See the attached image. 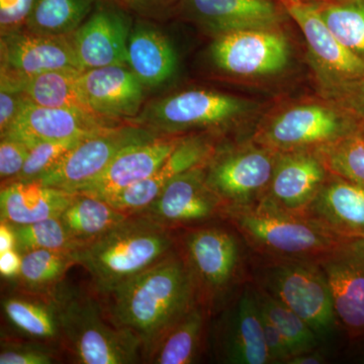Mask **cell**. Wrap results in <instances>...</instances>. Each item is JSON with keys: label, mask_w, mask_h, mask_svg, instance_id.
<instances>
[{"label": "cell", "mask_w": 364, "mask_h": 364, "mask_svg": "<svg viewBox=\"0 0 364 364\" xmlns=\"http://www.w3.org/2000/svg\"><path fill=\"white\" fill-rule=\"evenodd\" d=\"M109 294L114 325L135 333L147 358L163 335L198 303L193 274L174 250Z\"/></svg>", "instance_id": "1"}, {"label": "cell", "mask_w": 364, "mask_h": 364, "mask_svg": "<svg viewBox=\"0 0 364 364\" xmlns=\"http://www.w3.org/2000/svg\"><path fill=\"white\" fill-rule=\"evenodd\" d=\"M174 250L169 229L140 215H128L95 240L72 252L90 273L95 289L111 294Z\"/></svg>", "instance_id": "2"}, {"label": "cell", "mask_w": 364, "mask_h": 364, "mask_svg": "<svg viewBox=\"0 0 364 364\" xmlns=\"http://www.w3.org/2000/svg\"><path fill=\"white\" fill-rule=\"evenodd\" d=\"M223 215L261 257L318 261L345 241L310 215L287 212L262 200L224 208Z\"/></svg>", "instance_id": "3"}, {"label": "cell", "mask_w": 364, "mask_h": 364, "mask_svg": "<svg viewBox=\"0 0 364 364\" xmlns=\"http://www.w3.org/2000/svg\"><path fill=\"white\" fill-rule=\"evenodd\" d=\"M49 294L56 304L62 337L76 363L130 364L140 360V338L131 330L107 324L95 299L64 287Z\"/></svg>", "instance_id": "4"}, {"label": "cell", "mask_w": 364, "mask_h": 364, "mask_svg": "<svg viewBox=\"0 0 364 364\" xmlns=\"http://www.w3.org/2000/svg\"><path fill=\"white\" fill-rule=\"evenodd\" d=\"M256 286L299 316L320 341L339 325L331 289L318 261L262 257Z\"/></svg>", "instance_id": "5"}, {"label": "cell", "mask_w": 364, "mask_h": 364, "mask_svg": "<svg viewBox=\"0 0 364 364\" xmlns=\"http://www.w3.org/2000/svg\"><path fill=\"white\" fill-rule=\"evenodd\" d=\"M363 123V119L333 100L301 102L267 117L252 141L277 152L318 150L361 130Z\"/></svg>", "instance_id": "6"}, {"label": "cell", "mask_w": 364, "mask_h": 364, "mask_svg": "<svg viewBox=\"0 0 364 364\" xmlns=\"http://www.w3.org/2000/svg\"><path fill=\"white\" fill-rule=\"evenodd\" d=\"M257 109L250 100L219 91L189 90L148 105L131 124L161 136L231 127Z\"/></svg>", "instance_id": "7"}, {"label": "cell", "mask_w": 364, "mask_h": 364, "mask_svg": "<svg viewBox=\"0 0 364 364\" xmlns=\"http://www.w3.org/2000/svg\"><path fill=\"white\" fill-rule=\"evenodd\" d=\"M182 256L195 280L198 303L215 306L239 284L244 254L240 236L226 228H196L182 239Z\"/></svg>", "instance_id": "8"}, {"label": "cell", "mask_w": 364, "mask_h": 364, "mask_svg": "<svg viewBox=\"0 0 364 364\" xmlns=\"http://www.w3.org/2000/svg\"><path fill=\"white\" fill-rule=\"evenodd\" d=\"M279 152L251 140L217 150L207 164V182L224 208L259 202L267 193Z\"/></svg>", "instance_id": "9"}, {"label": "cell", "mask_w": 364, "mask_h": 364, "mask_svg": "<svg viewBox=\"0 0 364 364\" xmlns=\"http://www.w3.org/2000/svg\"><path fill=\"white\" fill-rule=\"evenodd\" d=\"M210 55L214 65L230 75L267 77L287 68L291 47L279 28H256L215 36Z\"/></svg>", "instance_id": "10"}, {"label": "cell", "mask_w": 364, "mask_h": 364, "mask_svg": "<svg viewBox=\"0 0 364 364\" xmlns=\"http://www.w3.org/2000/svg\"><path fill=\"white\" fill-rule=\"evenodd\" d=\"M158 136L161 135L135 124L114 127L81 140L56 167L36 181L76 193L81 186L100 176L124 149Z\"/></svg>", "instance_id": "11"}, {"label": "cell", "mask_w": 364, "mask_h": 364, "mask_svg": "<svg viewBox=\"0 0 364 364\" xmlns=\"http://www.w3.org/2000/svg\"><path fill=\"white\" fill-rule=\"evenodd\" d=\"M279 2L301 28L314 65L327 91L364 77L363 60L335 37L314 4L303 0Z\"/></svg>", "instance_id": "12"}, {"label": "cell", "mask_w": 364, "mask_h": 364, "mask_svg": "<svg viewBox=\"0 0 364 364\" xmlns=\"http://www.w3.org/2000/svg\"><path fill=\"white\" fill-rule=\"evenodd\" d=\"M205 167L207 164L195 167L176 177L149 205L133 215H143L169 230L223 215L224 205L208 184Z\"/></svg>", "instance_id": "13"}, {"label": "cell", "mask_w": 364, "mask_h": 364, "mask_svg": "<svg viewBox=\"0 0 364 364\" xmlns=\"http://www.w3.org/2000/svg\"><path fill=\"white\" fill-rule=\"evenodd\" d=\"M331 289L335 314L351 338L364 335V239L342 242L318 260Z\"/></svg>", "instance_id": "14"}, {"label": "cell", "mask_w": 364, "mask_h": 364, "mask_svg": "<svg viewBox=\"0 0 364 364\" xmlns=\"http://www.w3.org/2000/svg\"><path fill=\"white\" fill-rule=\"evenodd\" d=\"M215 347L218 358L224 363H272L255 286L246 284L223 313L215 328Z\"/></svg>", "instance_id": "15"}, {"label": "cell", "mask_w": 364, "mask_h": 364, "mask_svg": "<svg viewBox=\"0 0 364 364\" xmlns=\"http://www.w3.org/2000/svg\"><path fill=\"white\" fill-rule=\"evenodd\" d=\"M132 28L130 14L98 1L87 20L71 33L81 70L127 65Z\"/></svg>", "instance_id": "16"}, {"label": "cell", "mask_w": 364, "mask_h": 364, "mask_svg": "<svg viewBox=\"0 0 364 364\" xmlns=\"http://www.w3.org/2000/svg\"><path fill=\"white\" fill-rule=\"evenodd\" d=\"M329 176L317 150L279 152L272 181L261 200L287 212L306 214Z\"/></svg>", "instance_id": "17"}, {"label": "cell", "mask_w": 364, "mask_h": 364, "mask_svg": "<svg viewBox=\"0 0 364 364\" xmlns=\"http://www.w3.org/2000/svg\"><path fill=\"white\" fill-rule=\"evenodd\" d=\"M0 71L20 78L58 69L81 70L70 36L41 35L21 31L0 40Z\"/></svg>", "instance_id": "18"}, {"label": "cell", "mask_w": 364, "mask_h": 364, "mask_svg": "<svg viewBox=\"0 0 364 364\" xmlns=\"http://www.w3.org/2000/svg\"><path fill=\"white\" fill-rule=\"evenodd\" d=\"M178 9L215 37L279 28L287 14L279 0H181Z\"/></svg>", "instance_id": "19"}, {"label": "cell", "mask_w": 364, "mask_h": 364, "mask_svg": "<svg viewBox=\"0 0 364 364\" xmlns=\"http://www.w3.org/2000/svg\"><path fill=\"white\" fill-rule=\"evenodd\" d=\"M215 152L214 138L208 133L182 136L176 149L152 176L105 200L124 214H135L149 205L176 177L208 164Z\"/></svg>", "instance_id": "20"}, {"label": "cell", "mask_w": 364, "mask_h": 364, "mask_svg": "<svg viewBox=\"0 0 364 364\" xmlns=\"http://www.w3.org/2000/svg\"><path fill=\"white\" fill-rule=\"evenodd\" d=\"M117 126H121L119 122L69 109L41 107L28 98L11 128L2 136H13L32 147L41 141L87 138Z\"/></svg>", "instance_id": "21"}, {"label": "cell", "mask_w": 364, "mask_h": 364, "mask_svg": "<svg viewBox=\"0 0 364 364\" xmlns=\"http://www.w3.org/2000/svg\"><path fill=\"white\" fill-rule=\"evenodd\" d=\"M182 136H158L124 149L93 181L76 193L107 200L152 176L176 149Z\"/></svg>", "instance_id": "22"}, {"label": "cell", "mask_w": 364, "mask_h": 364, "mask_svg": "<svg viewBox=\"0 0 364 364\" xmlns=\"http://www.w3.org/2000/svg\"><path fill=\"white\" fill-rule=\"evenodd\" d=\"M80 87L90 109L105 119L131 123L142 109L145 86L128 65L82 71Z\"/></svg>", "instance_id": "23"}, {"label": "cell", "mask_w": 364, "mask_h": 364, "mask_svg": "<svg viewBox=\"0 0 364 364\" xmlns=\"http://www.w3.org/2000/svg\"><path fill=\"white\" fill-rule=\"evenodd\" d=\"M306 214L345 240L364 239V188L330 173Z\"/></svg>", "instance_id": "24"}, {"label": "cell", "mask_w": 364, "mask_h": 364, "mask_svg": "<svg viewBox=\"0 0 364 364\" xmlns=\"http://www.w3.org/2000/svg\"><path fill=\"white\" fill-rule=\"evenodd\" d=\"M74 193L38 181L4 182L0 191V218L9 225H28L58 218Z\"/></svg>", "instance_id": "25"}, {"label": "cell", "mask_w": 364, "mask_h": 364, "mask_svg": "<svg viewBox=\"0 0 364 364\" xmlns=\"http://www.w3.org/2000/svg\"><path fill=\"white\" fill-rule=\"evenodd\" d=\"M127 65L145 87H158L173 77L178 59L168 38L150 23L133 26Z\"/></svg>", "instance_id": "26"}, {"label": "cell", "mask_w": 364, "mask_h": 364, "mask_svg": "<svg viewBox=\"0 0 364 364\" xmlns=\"http://www.w3.org/2000/svg\"><path fill=\"white\" fill-rule=\"evenodd\" d=\"M81 72L73 68L44 72L21 78V85L26 97L35 105L100 117L90 109L81 90Z\"/></svg>", "instance_id": "27"}, {"label": "cell", "mask_w": 364, "mask_h": 364, "mask_svg": "<svg viewBox=\"0 0 364 364\" xmlns=\"http://www.w3.org/2000/svg\"><path fill=\"white\" fill-rule=\"evenodd\" d=\"M127 217L102 198L74 193L59 218L72 238L82 246L102 236Z\"/></svg>", "instance_id": "28"}, {"label": "cell", "mask_w": 364, "mask_h": 364, "mask_svg": "<svg viewBox=\"0 0 364 364\" xmlns=\"http://www.w3.org/2000/svg\"><path fill=\"white\" fill-rule=\"evenodd\" d=\"M2 310L9 324L21 334L37 341H54L62 337L56 304L47 299L11 294L2 301Z\"/></svg>", "instance_id": "29"}, {"label": "cell", "mask_w": 364, "mask_h": 364, "mask_svg": "<svg viewBox=\"0 0 364 364\" xmlns=\"http://www.w3.org/2000/svg\"><path fill=\"white\" fill-rule=\"evenodd\" d=\"M205 309L200 303L163 335L148 360L155 364H189L200 353L205 324Z\"/></svg>", "instance_id": "30"}, {"label": "cell", "mask_w": 364, "mask_h": 364, "mask_svg": "<svg viewBox=\"0 0 364 364\" xmlns=\"http://www.w3.org/2000/svg\"><path fill=\"white\" fill-rule=\"evenodd\" d=\"M98 0H35L26 31L70 36L95 11Z\"/></svg>", "instance_id": "31"}, {"label": "cell", "mask_w": 364, "mask_h": 364, "mask_svg": "<svg viewBox=\"0 0 364 364\" xmlns=\"http://www.w3.org/2000/svg\"><path fill=\"white\" fill-rule=\"evenodd\" d=\"M76 264L72 252L38 249L23 254L18 279L33 293L51 294L61 284L72 265Z\"/></svg>", "instance_id": "32"}, {"label": "cell", "mask_w": 364, "mask_h": 364, "mask_svg": "<svg viewBox=\"0 0 364 364\" xmlns=\"http://www.w3.org/2000/svg\"><path fill=\"white\" fill-rule=\"evenodd\" d=\"M312 4L335 37L364 62V0Z\"/></svg>", "instance_id": "33"}, {"label": "cell", "mask_w": 364, "mask_h": 364, "mask_svg": "<svg viewBox=\"0 0 364 364\" xmlns=\"http://www.w3.org/2000/svg\"><path fill=\"white\" fill-rule=\"evenodd\" d=\"M255 291L261 311L277 326L293 356L320 347L317 334L303 318L260 287L255 286Z\"/></svg>", "instance_id": "34"}, {"label": "cell", "mask_w": 364, "mask_h": 364, "mask_svg": "<svg viewBox=\"0 0 364 364\" xmlns=\"http://www.w3.org/2000/svg\"><path fill=\"white\" fill-rule=\"evenodd\" d=\"M16 235V249L23 255L38 249L73 252L80 247L67 232L60 218H51L33 224L11 225Z\"/></svg>", "instance_id": "35"}, {"label": "cell", "mask_w": 364, "mask_h": 364, "mask_svg": "<svg viewBox=\"0 0 364 364\" xmlns=\"http://www.w3.org/2000/svg\"><path fill=\"white\" fill-rule=\"evenodd\" d=\"M330 173L364 188V133L363 130L344 136L317 150Z\"/></svg>", "instance_id": "36"}, {"label": "cell", "mask_w": 364, "mask_h": 364, "mask_svg": "<svg viewBox=\"0 0 364 364\" xmlns=\"http://www.w3.org/2000/svg\"><path fill=\"white\" fill-rule=\"evenodd\" d=\"M83 139L85 138L64 141H41L33 144L23 170L13 181H30L40 178L56 167Z\"/></svg>", "instance_id": "37"}, {"label": "cell", "mask_w": 364, "mask_h": 364, "mask_svg": "<svg viewBox=\"0 0 364 364\" xmlns=\"http://www.w3.org/2000/svg\"><path fill=\"white\" fill-rule=\"evenodd\" d=\"M41 342H2L1 350H0V364H52L56 363V350L49 345H45Z\"/></svg>", "instance_id": "38"}, {"label": "cell", "mask_w": 364, "mask_h": 364, "mask_svg": "<svg viewBox=\"0 0 364 364\" xmlns=\"http://www.w3.org/2000/svg\"><path fill=\"white\" fill-rule=\"evenodd\" d=\"M28 97L23 93L21 78L0 71V135H6L20 114Z\"/></svg>", "instance_id": "39"}, {"label": "cell", "mask_w": 364, "mask_h": 364, "mask_svg": "<svg viewBox=\"0 0 364 364\" xmlns=\"http://www.w3.org/2000/svg\"><path fill=\"white\" fill-rule=\"evenodd\" d=\"M30 145L13 136L0 141V177L2 182L13 181L23 168L30 153Z\"/></svg>", "instance_id": "40"}, {"label": "cell", "mask_w": 364, "mask_h": 364, "mask_svg": "<svg viewBox=\"0 0 364 364\" xmlns=\"http://www.w3.org/2000/svg\"><path fill=\"white\" fill-rule=\"evenodd\" d=\"M35 0H0V35L21 32L32 14Z\"/></svg>", "instance_id": "41"}, {"label": "cell", "mask_w": 364, "mask_h": 364, "mask_svg": "<svg viewBox=\"0 0 364 364\" xmlns=\"http://www.w3.org/2000/svg\"><path fill=\"white\" fill-rule=\"evenodd\" d=\"M123 9L126 13L136 14L144 18L166 16L174 9H178L181 0H98Z\"/></svg>", "instance_id": "42"}, {"label": "cell", "mask_w": 364, "mask_h": 364, "mask_svg": "<svg viewBox=\"0 0 364 364\" xmlns=\"http://www.w3.org/2000/svg\"><path fill=\"white\" fill-rule=\"evenodd\" d=\"M333 102L364 119V77L328 91Z\"/></svg>", "instance_id": "43"}, {"label": "cell", "mask_w": 364, "mask_h": 364, "mask_svg": "<svg viewBox=\"0 0 364 364\" xmlns=\"http://www.w3.org/2000/svg\"><path fill=\"white\" fill-rule=\"evenodd\" d=\"M261 320H262L265 343H267L268 354H269L272 363H286L287 359L293 356L286 340L280 334L277 326L273 324L272 320L262 311H261Z\"/></svg>", "instance_id": "44"}, {"label": "cell", "mask_w": 364, "mask_h": 364, "mask_svg": "<svg viewBox=\"0 0 364 364\" xmlns=\"http://www.w3.org/2000/svg\"><path fill=\"white\" fill-rule=\"evenodd\" d=\"M23 255L16 249L0 253V273L6 279H18Z\"/></svg>", "instance_id": "45"}, {"label": "cell", "mask_w": 364, "mask_h": 364, "mask_svg": "<svg viewBox=\"0 0 364 364\" xmlns=\"http://www.w3.org/2000/svg\"><path fill=\"white\" fill-rule=\"evenodd\" d=\"M326 358L324 353L318 348L313 349L301 352V353L296 354L287 359L286 363L287 364H320L325 363Z\"/></svg>", "instance_id": "46"}, {"label": "cell", "mask_w": 364, "mask_h": 364, "mask_svg": "<svg viewBox=\"0 0 364 364\" xmlns=\"http://www.w3.org/2000/svg\"><path fill=\"white\" fill-rule=\"evenodd\" d=\"M16 235L13 227L7 223L1 222L0 225V253L16 249Z\"/></svg>", "instance_id": "47"}, {"label": "cell", "mask_w": 364, "mask_h": 364, "mask_svg": "<svg viewBox=\"0 0 364 364\" xmlns=\"http://www.w3.org/2000/svg\"><path fill=\"white\" fill-rule=\"evenodd\" d=\"M303 1L311 2V4H322V2L334 1V0H303Z\"/></svg>", "instance_id": "48"}, {"label": "cell", "mask_w": 364, "mask_h": 364, "mask_svg": "<svg viewBox=\"0 0 364 364\" xmlns=\"http://www.w3.org/2000/svg\"><path fill=\"white\" fill-rule=\"evenodd\" d=\"M361 130H363V132L364 133V119H363V127H361Z\"/></svg>", "instance_id": "49"}, {"label": "cell", "mask_w": 364, "mask_h": 364, "mask_svg": "<svg viewBox=\"0 0 364 364\" xmlns=\"http://www.w3.org/2000/svg\"><path fill=\"white\" fill-rule=\"evenodd\" d=\"M363 363H364V358H363Z\"/></svg>", "instance_id": "50"}]
</instances>
